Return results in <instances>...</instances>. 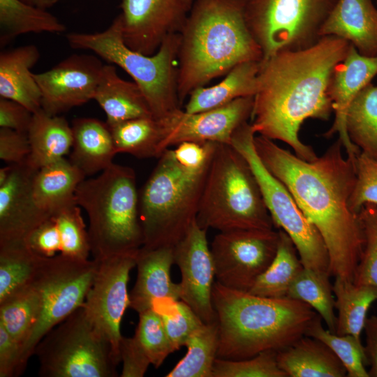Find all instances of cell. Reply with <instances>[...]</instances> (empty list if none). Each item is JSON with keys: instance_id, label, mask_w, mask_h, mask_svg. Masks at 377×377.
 Masks as SVG:
<instances>
[{"instance_id": "39", "label": "cell", "mask_w": 377, "mask_h": 377, "mask_svg": "<svg viewBox=\"0 0 377 377\" xmlns=\"http://www.w3.org/2000/svg\"><path fill=\"white\" fill-rule=\"evenodd\" d=\"M322 318L318 315L305 335L313 337L326 344L344 366L348 377H369L367 369L364 348L358 339L350 334H338L323 327Z\"/></svg>"}, {"instance_id": "29", "label": "cell", "mask_w": 377, "mask_h": 377, "mask_svg": "<svg viewBox=\"0 0 377 377\" xmlns=\"http://www.w3.org/2000/svg\"><path fill=\"white\" fill-rule=\"evenodd\" d=\"M260 61H247L232 68L219 83L200 87L189 94L187 113H196L223 106L242 97L254 96L258 89Z\"/></svg>"}, {"instance_id": "21", "label": "cell", "mask_w": 377, "mask_h": 377, "mask_svg": "<svg viewBox=\"0 0 377 377\" xmlns=\"http://www.w3.org/2000/svg\"><path fill=\"white\" fill-rule=\"evenodd\" d=\"M137 277L129 293V307L138 313L152 308L154 300L179 299V283L170 277L174 264L173 247H141L135 258Z\"/></svg>"}, {"instance_id": "36", "label": "cell", "mask_w": 377, "mask_h": 377, "mask_svg": "<svg viewBox=\"0 0 377 377\" xmlns=\"http://www.w3.org/2000/svg\"><path fill=\"white\" fill-rule=\"evenodd\" d=\"M187 352L166 377H212L217 357L219 327L217 321L202 323L188 337Z\"/></svg>"}, {"instance_id": "35", "label": "cell", "mask_w": 377, "mask_h": 377, "mask_svg": "<svg viewBox=\"0 0 377 377\" xmlns=\"http://www.w3.org/2000/svg\"><path fill=\"white\" fill-rule=\"evenodd\" d=\"M41 304L34 281L0 302V325L20 343L21 353L38 320Z\"/></svg>"}, {"instance_id": "9", "label": "cell", "mask_w": 377, "mask_h": 377, "mask_svg": "<svg viewBox=\"0 0 377 377\" xmlns=\"http://www.w3.org/2000/svg\"><path fill=\"white\" fill-rule=\"evenodd\" d=\"M42 377H116L120 362L83 305L50 330L34 350Z\"/></svg>"}, {"instance_id": "46", "label": "cell", "mask_w": 377, "mask_h": 377, "mask_svg": "<svg viewBox=\"0 0 377 377\" xmlns=\"http://www.w3.org/2000/svg\"><path fill=\"white\" fill-rule=\"evenodd\" d=\"M24 242L33 252L45 258L55 256L61 249L60 233L52 216L31 230Z\"/></svg>"}, {"instance_id": "48", "label": "cell", "mask_w": 377, "mask_h": 377, "mask_svg": "<svg viewBox=\"0 0 377 377\" xmlns=\"http://www.w3.org/2000/svg\"><path fill=\"white\" fill-rule=\"evenodd\" d=\"M30 154L27 133L10 128H0V158L8 164L24 162Z\"/></svg>"}, {"instance_id": "53", "label": "cell", "mask_w": 377, "mask_h": 377, "mask_svg": "<svg viewBox=\"0 0 377 377\" xmlns=\"http://www.w3.org/2000/svg\"><path fill=\"white\" fill-rule=\"evenodd\" d=\"M13 165L8 164V165L3 167L0 169V186L3 185L8 179Z\"/></svg>"}, {"instance_id": "26", "label": "cell", "mask_w": 377, "mask_h": 377, "mask_svg": "<svg viewBox=\"0 0 377 377\" xmlns=\"http://www.w3.org/2000/svg\"><path fill=\"white\" fill-rule=\"evenodd\" d=\"M86 178L69 159L62 158L40 168L32 184V195L37 207L52 216L59 210L77 204L75 192Z\"/></svg>"}, {"instance_id": "31", "label": "cell", "mask_w": 377, "mask_h": 377, "mask_svg": "<svg viewBox=\"0 0 377 377\" xmlns=\"http://www.w3.org/2000/svg\"><path fill=\"white\" fill-rule=\"evenodd\" d=\"M66 27L43 9L22 0H0V45L27 33H62Z\"/></svg>"}, {"instance_id": "41", "label": "cell", "mask_w": 377, "mask_h": 377, "mask_svg": "<svg viewBox=\"0 0 377 377\" xmlns=\"http://www.w3.org/2000/svg\"><path fill=\"white\" fill-rule=\"evenodd\" d=\"M138 315L139 322L134 337L145 352L151 364L157 369L175 350L160 315L153 308Z\"/></svg>"}, {"instance_id": "30", "label": "cell", "mask_w": 377, "mask_h": 377, "mask_svg": "<svg viewBox=\"0 0 377 377\" xmlns=\"http://www.w3.org/2000/svg\"><path fill=\"white\" fill-rule=\"evenodd\" d=\"M332 289L337 311L335 333L361 339L368 311L377 301V286L335 277Z\"/></svg>"}, {"instance_id": "50", "label": "cell", "mask_w": 377, "mask_h": 377, "mask_svg": "<svg viewBox=\"0 0 377 377\" xmlns=\"http://www.w3.org/2000/svg\"><path fill=\"white\" fill-rule=\"evenodd\" d=\"M34 113L22 104L0 97V127L28 132Z\"/></svg>"}, {"instance_id": "23", "label": "cell", "mask_w": 377, "mask_h": 377, "mask_svg": "<svg viewBox=\"0 0 377 377\" xmlns=\"http://www.w3.org/2000/svg\"><path fill=\"white\" fill-rule=\"evenodd\" d=\"M39 58V50L34 45L0 54V97L16 101L33 113L41 108L40 91L30 71Z\"/></svg>"}, {"instance_id": "40", "label": "cell", "mask_w": 377, "mask_h": 377, "mask_svg": "<svg viewBox=\"0 0 377 377\" xmlns=\"http://www.w3.org/2000/svg\"><path fill=\"white\" fill-rule=\"evenodd\" d=\"M152 308L160 315L166 333L175 350L184 346L190 335L203 323L182 300L161 297L154 300Z\"/></svg>"}, {"instance_id": "52", "label": "cell", "mask_w": 377, "mask_h": 377, "mask_svg": "<svg viewBox=\"0 0 377 377\" xmlns=\"http://www.w3.org/2000/svg\"><path fill=\"white\" fill-rule=\"evenodd\" d=\"M22 1L37 6L43 9H47L54 6L58 0H22Z\"/></svg>"}, {"instance_id": "16", "label": "cell", "mask_w": 377, "mask_h": 377, "mask_svg": "<svg viewBox=\"0 0 377 377\" xmlns=\"http://www.w3.org/2000/svg\"><path fill=\"white\" fill-rule=\"evenodd\" d=\"M207 230L196 219L173 246L174 264L181 273L179 299L186 303L204 323L216 321L212 301L214 266L207 238Z\"/></svg>"}, {"instance_id": "47", "label": "cell", "mask_w": 377, "mask_h": 377, "mask_svg": "<svg viewBox=\"0 0 377 377\" xmlns=\"http://www.w3.org/2000/svg\"><path fill=\"white\" fill-rule=\"evenodd\" d=\"M119 355L123 364L121 377H142L151 362L145 352L133 336H122L119 343Z\"/></svg>"}, {"instance_id": "5", "label": "cell", "mask_w": 377, "mask_h": 377, "mask_svg": "<svg viewBox=\"0 0 377 377\" xmlns=\"http://www.w3.org/2000/svg\"><path fill=\"white\" fill-rule=\"evenodd\" d=\"M75 200L89 218L94 259L135 254L142 246L139 193L133 168L113 163L98 176L85 178L77 188Z\"/></svg>"}, {"instance_id": "44", "label": "cell", "mask_w": 377, "mask_h": 377, "mask_svg": "<svg viewBox=\"0 0 377 377\" xmlns=\"http://www.w3.org/2000/svg\"><path fill=\"white\" fill-rule=\"evenodd\" d=\"M364 246L353 281L377 286V206L364 205L358 213Z\"/></svg>"}, {"instance_id": "25", "label": "cell", "mask_w": 377, "mask_h": 377, "mask_svg": "<svg viewBox=\"0 0 377 377\" xmlns=\"http://www.w3.org/2000/svg\"><path fill=\"white\" fill-rule=\"evenodd\" d=\"M94 99L105 112L108 126L135 118L153 117L139 87L134 82L121 78L112 64L103 65Z\"/></svg>"}, {"instance_id": "34", "label": "cell", "mask_w": 377, "mask_h": 377, "mask_svg": "<svg viewBox=\"0 0 377 377\" xmlns=\"http://www.w3.org/2000/svg\"><path fill=\"white\" fill-rule=\"evenodd\" d=\"M346 128L350 141L377 159V86L370 82L355 96L347 110Z\"/></svg>"}, {"instance_id": "20", "label": "cell", "mask_w": 377, "mask_h": 377, "mask_svg": "<svg viewBox=\"0 0 377 377\" xmlns=\"http://www.w3.org/2000/svg\"><path fill=\"white\" fill-rule=\"evenodd\" d=\"M376 75L377 57L363 56L350 44L346 57L335 67L330 81L327 93L335 119L323 136L329 138L338 133L347 156L354 161L361 151L348 135L346 128L347 110L357 93Z\"/></svg>"}, {"instance_id": "19", "label": "cell", "mask_w": 377, "mask_h": 377, "mask_svg": "<svg viewBox=\"0 0 377 377\" xmlns=\"http://www.w3.org/2000/svg\"><path fill=\"white\" fill-rule=\"evenodd\" d=\"M13 168L0 186V242L24 240L28 234L51 216L36 205L32 195L34 177L38 170L27 160Z\"/></svg>"}, {"instance_id": "14", "label": "cell", "mask_w": 377, "mask_h": 377, "mask_svg": "<svg viewBox=\"0 0 377 377\" xmlns=\"http://www.w3.org/2000/svg\"><path fill=\"white\" fill-rule=\"evenodd\" d=\"M136 254L98 260L94 282L83 304L89 320L110 344L119 362L121 322L129 306L128 283L130 272L135 267Z\"/></svg>"}, {"instance_id": "32", "label": "cell", "mask_w": 377, "mask_h": 377, "mask_svg": "<svg viewBox=\"0 0 377 377\" xmlns=\"http://www.w3.org/2000/svg\"><path fill=\"white\" fill-rule=\"evenodd\" d=\"M45 258L24 240L0 242V302L33 283Z\"/></svg>"}, {"instance_id": "8", "label": "cell", "mask_w": 377, "mask_h": 377, "mask_svg": "<svg viewBox=\"0 0 377 377\" xmlns=\"http://www.w3.org/2000/svg\"><path fill=\"white\" fill-rule=\"evenodd\" d=\"M66 39L73 48L90 50L126 71L142 91L155 119L180 108L178 66L175 64L178 61L179 33L167 36L154 54H144L125 44L119 15L103 31L70 33Z\"/></svg>"}, {"instance_id": "37", "label": "cell", "mask_w": 377, "mask_h": 377, "mask_svg": "<svg viewBox=\"0 0 377 377\" xmlns=\"http://www.w3.org/2000/svg\"><path fill=\"white\" fill-rule=\"evenodd\" d=\"M118 153H127L137 158L161 155V127L153 117H139L108 126Z\"/></svg>"}, {"instance_id": "12", "label": "cell", "mask_w": 377, "mask_h": 377, "mask_svg": "<svg viewBox=\"0 0 377 377\" xmlns=\"http://www.w3.org/2000/svg\"><path fill=\"white\" fill-rule=\"evenodd\" d=\"M98 260L74 258L62 253L45 258L34 279L41 295L38 320L21 353L24 371L36 346L54 327L84 304L98 267Z\"/></svg>"}, {"instance_id": "28", "label": "cell", "mask_w": 377, "mask_h": 377, "mask_svg": "<svg viewBox=\"0 0 377 377\" xmlns=\"http://www.w3.org/2000/svg\"><path fill=\"white\" fill-rule=\"evenodd\" d=\"M27 135L30 154L27 161L36 170L64 158L73 145L72 127L67 120L42 108L34 112Z\"/></svg>"}, {"instance_id": "15", "label": "cell", "mask_w": 377, "mask_h": 377, "mask_svg": "<svg viewBox=\"0 0 377 377\" xmlns=\"http://www.w3.org/2000/svg\"><path fill=\"white\" fill-rule=\"evenodd\" d=\"M253 101L254 96L242 97L196 113H187L179 108L158 119L162 133L161 154L171 146L183 142L231 145L235 130L251 117Z\"/></svg>"}, {"instance_id": "7", "label": "cell", "mask_w": 377, "mask_h": 377, "mask_svg": "<svg viewBox=\"0 0 377 377\" xmlns=\"http://www.w3.org/2000/svg\"><path fill=\"white\" fill-rule=\"evenodd\" d=\"M195 219L219 232L275 228L249 164L230 145L217 144Z\"/></svg>"}, {"instance_id": "45", "label": "cell", "mask_w": 377, "mask_h": 377, "mask_svg": "<svg viewBox=\"0 0 377 377\" xmlns=\"http://www.w3.org/2000/svg\"><path fill=\"white\" fill-rule=\"evenodd\" d=\"M355 167L356 177L349 206L358 214L364 205L377 206V159L360 151L355 158Z\"/></svg>"}, {"instance_id": "43", "label": "cell", "mask_w": 377, "mask_h": 377, "mask_svg": "<svg viewBox=\"0 0 377 377\" xmlns=\"http://www.w3.org/2000/svg\"><path fill=\"white\" fill-rule=\"evenodd\" d=\"M276 355L277 351L266 350L239 360L216 357L212 377H287L278 365Z\"/></svg>"}, {"instance_id": "27", "label": "cell", "mask_w": 377, "mask_h": 377, "mask_svg": "<svg viewBox=\"0 0 377 377\" xmlns=\"http://www.w3.org/2000/svg\"><path fill=\"white\" fill-rule=\"evenodd\" d=\"M277 363L287 377H344L346 370L323 342L303 336L277 352Z\"/></svg>"}, {"instance_id": "1", "label": "cell", "mask_w": 377, "mask_h": 377, "mask_svg": "<svg viewBox=\"0 0 377 377\" xmlns=\"http://www.w3.org/2000/svg\"><path fill=\"white\" fill-rule=\"evenodd\" d=\"M254 146L269 171L288 189L326 246L331 276L353 281L364 235L349 200L355 182V161L343 155L338 138L320 156L305 161L272 140L255 136Z\"/></svg>"}, {"instance_id": "3", "label": "cell", "mask_w": 377, "mask_h": 377, "mask_svg": "<svg viewBox=\"0 0 377 377\" xmlns=\"http://www.w3.org/2000/svg\"><path fill=\"white\" fill-rule=\"evenodd\" d=\"M179 32V103L196 88L237 65L261 61L263 53L247 27L243 0H195Z\"/></svg>"}, {"instance_id": "4", "label": "cell", "mask_w": 377, "mask_h": 377, "mask_svg": "<svg viewBox=\"0 0 377 377\" xmlns=\"http://www.w3.org/2000/svg\"><path fill=\"white\" fill-rule=\"evenodd\" d=\"M212 301L219 327L217 357L239 360L279 351L305 335L318 315L307 304L270 298L213 284Z\"/></svg>"}, {"instance_id": "2", "label": "cell", "mask_w": 377, "mask_h": 377, "mask_svg": "<svg viewBox=\"0 0 377 377\" xmlns=\"http://www.w3.org/2000/svg\"><path fill=\"white\" fill-rule=\"evenodd\" d=\"M350 45L325 36L310 47L279 51L260 61L251 117L256 133L286 143L302 159H315L313 147L304 144L298 133L307 119H330V81Z\"/></svg>"}, {"instance_id": "11", "label": "cell", "mask_w": 377, "mask_h": 377, "mask_svg": "<svg viewBox=\"0 0 377 377\" xmlns=\"http://www.w3.org/2000/svg\"><path fill=\"white\" fill-rule=\"evenodd\" d=\"M255 134L251 123L246 121L234 132L230 145L249 164L274 227L290 237L303 267L330 274L328 252L320 234L305 216L286 186L260 160L254 146Z\"/></svg>"}, {"instance_id": "33", "label": "cell", "mask_w": 377, "mask_h": 377, "mask_svg": "<svg viewBox=\"0 0 377 377\" xmlns=\"http://www.w3.org/2000/svg\"><path fill=\"white\" fill-rule=\"evenodd\" d=\"M276 255L266 270L257 279L249 293L264 297H287L289 288L303 269L297 249L290 237L278 229Z\"/></svg>"}, {"instance_id": "38", "label": "cell", "mask_w": 377, "mask_h": 377, "mask_svg": "<svg viewBox=\"0 0 377 377\" xmlns=\"http://www.w3.org/2000/svg\"><path fill=\"white\" fill-rule=\"evenodd\" d=\"M329 273L303 267L293 281L287 297L303 302L321 317L327 330L335 332V300Z\"/></svg>"}, {"instance_id": "51", "label": "cell", "mask_w": 377, "mask_h": 377, "mask_svg": "<svg viewBox=\"0 0 377 377\" xmlns=\"http://www.w3.org/2000/svg\"><path fill=\"white\" fill-rule=\"evenodd\" d=\"M364 331L365 334L364 353L367 366L369 367V377H377V316L367 317Z\"/></svg>"}, {"instance_id": "17", "label": "cell", "mask_w": 377, "mask_h": 377, "mask_svg": "<svg viewBox=\"0 0 377 377\" xmlns=\"http://www.w3.org/2000/svg\"><path fill=\"white\" fill-rule=\"evenodd\" d=\"M103 65L95 56L73 54L47 71L34 73L41 108L58 115L94 99Z\"/></svg>"}, {"instance_id": "54", "label": "cell", "mask_w": 377, "mask_h": 377, "mask_svg": "<svg viewBox=\"0 0 377 377\" xmlns=\"http://www.w3.org/2000/svg\"><path fill=\"white\" fill-rule=\"evenodd\" d=\"M194 1L195 0H184V5L188 11L191 10Z\"/></svg>"}, {"instance_id": "10", "label": "cell", "mask_w": 377, "mask_h": 377, "mask_svg": "<svg viewBox=\"0 0 377 377\" xmlns=\"http://www.w3.org/2000/svg\"><path fill=\"white\" fill-rule=\"evenodd\" d=\"M337 0H243L244 19L265 61L311 47Z\"/></svg>"}, {"instance_id": "18", "label": "cell", "mask_w": 377, "mask_h": 377, "mask_svg": "<svg viewBox=\"0 0 377 377\" xmlns=\"http://www.w3.org/2000/svg\"><path fill=\"white\" fill-rule=\"evenodd\" d=\"M121 7L125 44L147 55L156 53L167 36L180 32L188 12L184 0H122Z\"/></svg>"}, {"instance_id": "42", "label": "cell", "mask_w": 377, "mask_h": 377, "mask_svg": "<svg viewBox=\"0 0 377 377\" xmlns=\"http://www.w3.org/2000/svg\"><path fill=\"white\" fill-rule=\"evenodd\" d=\"M52 218L56 221L61 240V253L77 259H88L91 253L88 230L80 207L73 204L61 209Z\"/></svg>"}, {"instance_id": "24", "label": "cell", "mask_w": 377, "mask_h": 377, "mask_svg": "<svg viewBox=\"0 0 377 377\" xmlns=\"http://www.w3.org/2000/svg\"><path fill=\"white\" fill-rule=\"evenodd\" d=\"M71 127L73 145L69 160L86 177L101 172L113 163L117 152L106 122L83 117L74 119Z\"/></svg>"}, {"instance_id": "49", "label": "cell", "mask_w": 377, "mask_h": 377, "mask_svg": "<svg viewBox=\"0 0 377 377\" xmlns=\"http://www.w3.org/2000/svg\"><path fill=\"white\" fill-rule=\"evenodd\" d=\"M24 371L21 346L0 325V377H15Z\"/></svg>"}, {"instance_id": "13", "label": "cell", "mask_w": 377, "mask_h": 377, "mask_svg": "<svg viewBox=\"0 0 377 377\" xmlns=\"http://www.w3.org/2000/svg\"><path fill=\"white\" fill-rule=\"evenodd\" d=\"M279 239L274 229L219 232L211 244L216 281L249 292L273 260Z\"/></svg>"}, {"instance_id": "22", "label": "cell", "mask_w": 377, "mask_h": 377, "mask_svg": "<svg viewBox=\"0 0 377 377\" xmlns=\"http://www.w3.org/2000/svg\"><path fill=\"white\" fill-rule=\"evenodd\" d=\"M320 35L334 36L366 57H377V8L371 0H337Z\"/></svg>"}, {"instance_id": "6", "label": "cell", "mask_w": 377, "mask_h": 377, "mask_svg": "<svg viewBox=\"0 0 377 377\" xmlns=\"http://www.w3.org/2000/svg\"><path fill=\"white\" fill-rule=\"evenodd\" d=\"M210 164L193 169L170 148L161 154L139 193L142 247H173L184 236L196 219Z\"/></svg>"}]
</instances>
